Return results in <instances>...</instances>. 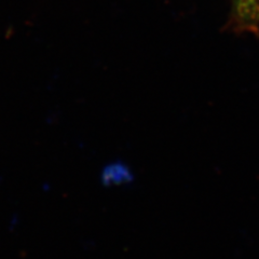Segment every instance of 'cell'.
Masks as SVG:
<instances>
[{"label":"cell","mask_w":259,"mask_h":259,"mask_svg":"<svg viewBox=\"0 0 259 259\" xmlns=\"http://www.w3.org/2000/svg\"><path fill=\"white\" fill-rule=\"evenodd\" d=\"M233 21L242 30L253 31L259 26V0H232Z\"/></svg>","instance_id":"obj_1"}]
</instances>
